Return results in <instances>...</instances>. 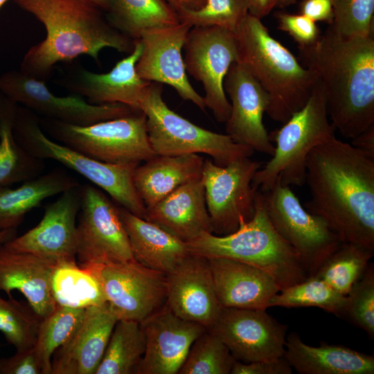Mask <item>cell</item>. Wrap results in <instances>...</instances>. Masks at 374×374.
Wrapping results in <instances>:
<instances>
[{
  "mask_svg": "<svg viewBox=\"0 0 374 374\" xmlns=\"http://www.w3.org/2000/svg\"><path fill=\"white\" fill-rule=\"evenodd\" d=\"M306 210L322 217L342 242L374 251V159L335 136L306 160Z\"/></svg>",
  "mask_w": 374,
  "mask_h": 374,
  "instance_id": "1",
  "label": "cell"
},
{
  "mask_svg": "<svg viewBox=\"0 0 374 374\" xmlns=\"http://www.w3.org/2000/svg\"><path fill=\"white\" fill-rule=\"evenodd\" d=\"M298 48L323 89L335 129L353 139L374 125L373 35H345L329 24L315 43Z\"/></svg>",
  "mask_w": 374,
  "mask_h": 374,
  "instance_id": "2",
  "label": "cell"
},
{
  "mask_svg": "<svg viewBox=\"0 0 374 374\" xmlns=\"http://www.w3.org/2000/svg\"><path fill=\"white\" fill-rule=\"evenodd\" d=\"M45 27L44 39L29 48L20 70L44 81L58 62L80 55L97 62L105 48L130 53L134 40L111 25L103 10L87 0H14Z\"/></svg>",
  "mask_w": 374,
  "mask_h": 374,
  "instance_id": "3",
  "label": "cell"
},
{
  "mask_svg": "<svg viewBox=\"0 0 374 374\" xmlns=\"http://www.w3.org/2000/svg\"><path fill=\"white\" fill-rule=\"evenodd\" d=\"M238 59L268 93L266 113L285 123L308 102L316 75L269 33L261 19L248 13L235 32Z\"/></svg>",
  "mask_w": 374,
  "mask_h": 374,
  "instance_id": "4",
  "label": "cell"
},
{
  "mask_svg": "<svg viewBox=\"0 0 374 374\" xmlns=\"http://www.w3.org/2000/svg\"><path fill=\"white\" fill-rule=\"evenodd\" d=\"M186 244L193 254L230 258L258 267L271 276L281 290L309 277L299 253L271 224L258 190L253 216L247 222L241 219L235 231L225 235L204 233Z\"/></svg>",
  "mask_w": 374,
  "mask_h": 374,
  "instance_id": "5",
  "label": "cell"
},
{
  "mask_svg": "<svg viewBox=\"0 0 374 374\" xmlns=\"http://www.w3.org/2000/svg\"><path fill=\"white\" fill-rule=\"evenodd\" d=\"M328 116L324 91L318 80L303 107L269 134L270 141L276 144L274 153L257 170L252 186L262 193L270 190L276 180L283 186H303L308 154L335 136L336 129Z\"/></svg>",
  "mask_w": 374,
  "mask_h": 374,
  "instance_id": "6",
  "label": "cell"
},
{
  "mask_svg": "<svg viewBox=\"0 0 374 374\" xmlns=\"http://www.w3.org/2000/svg\"><path fill=\"white\" fill-rule=\"evenodd\" d=\"M40 117L24 106H18L13 134L18 143L31 155L52 159L73 170L100 188L132 213L144 218L146 207L133 182L136 164H111L81 154L48 136L42 130Z\"/></svg>",
  "mask_w": 374,
  "mask_h": 374,
  "instance_id": "7",
  "label": "cell"
},
{
  "mask_svg": "<svg viewBox=\"0 0 374 374\" xmlns=\"http://www.w3.org/2000/svg\"><path fill=\"white\" fill-rule=\"evenodd\" d=\"M161 83L150 82L140 103L146 116L150 145L157 155L206 154L226 166L253 153L251 148L235 143L227 134L202 128L171 110L162 97Z\"/></svg>",
  "mask_w": 374,
  "mask_h": 374,
  "instance_id": "8",
  "label": "cell"
},
{
  "mask_svg": "<svg viewBox=\"0 0 374 374\" xmlns=\"http://www.w3.org/2000/svg\"><path fill=\"white\" fill-rule=\"evenodd\" d=\"M40 126L53 140L95 160L111 164L139 165L157 154L148 139L142 112L78 125L42 117Z\"/></svg>",
  "mask_w": 374,
  "mask_h": 374,
  "instance_id": "9",
  "label": "cell"
},
{
  "mask_svg": "<svg viewBox=\"0 0 374 374\" xmlns=\"http://www.w3.org/2000/svg\"><path fill=\"white\" fill-rule=\"evenodd\" d=\"M79 266L96 279L118 320L141 323L166 303L167 275L136 260Z\"/></svg>",
  "mask_w": 374,
  "mask_h": 374,
  "instance_id": "10",
  "label": "cell"
},
{
  "mask_svg": "<svg viewBox=\"0 0 374 374\" xmlns=\"http://www.w3.org/2000/svg\"><path fill=\"white\" fill-rule=\"evenodd\" d=\"M262 194L274 227L299 253L309 277L313 276L342 241L322 217L303 207L290 186L276 180Z\"/></svg>",
  "mask_w": 374,
  "mask_h": 374,
  "instance_id": "11",
  "label": "cell"
},
{
  "mask_svg": "<svg viewBox=\"0 0 374 374\" xmlns=\"http://www.w3.org/2000/svg\"><path fill=\"white\" fill-rule=\"evenodd\" d=\"M75 229L76 258L80 263L134 260L118 206L99 188L80 185Z\"/></svg>",
  "mask_w": 374,
  "mask_h": 374,
  "instance_id": "12",
  "label": "cell"
},
{
  "mask_svg": "<svg viewBox=\"0 0 374 374\" xmlns=\"http://www.w3.org/2000/svg\"><path fill=\"white\" fill-rule=\"evenodd\" d=\"M183 48L186 73L202 84L206 107L218 122L225 123L231 104L223 82L229 67L238 59L235 33L215 26H193Z\"/></svg>",
  "mask_w": 374,
  "mask_h": 374,
  "instance_id": "13",
  "label": "cell"
},
{
  "mask_svg": "<svg viewBox=\"0 0 374 374\" xmlns=\"http://www.w3.org/2000/svg\"><path fill=\"white\" fill-rule=\"evenodd\" d=\"M260 163L249 157L220 166L204 160L202 179L213 233L225 235L235 231L241 219L250 220L255 212L258 190L252 179Z\"/></svg>",
  "mask_w": 374,
  "mask_h": 374,
  "instance_id": "14",
  "label": "cell"
},
{
  "mask_svg": "<svg viewBox=\"0 0 374 374\" xmlns=\"http://www.w3.org/2000/svg\"><path fill=\"white\" fill-rule=\"evenodd\" d=\"M0 91L38 116L78 125H89L136 112L121 103L91 104L75 93L56 96L44 81L29 76L21 70L10 71L0 75Z\"/></svg>",
  "mask_w": 374,
  "mask_h": 374,
  "instance_id": "15",
  "label": "cell"
},
{
  "mask_svg": "<svg viewBox=\"0 0 374 374\" xmlns=\"http://www.w3.org/2000/svg\"><path fill=\"white\" fill-rule=\"evenodd\" d=\"M209 330L225 344L236 361H275L284 356L287 326L266 310L222 308Z\"/></svg>",
  "mask_w": 374,
  "mask_h": 374,
  "instance_id": "16",
  "label": "cell"
},
{
  "mask_svg": "<svg viewBox=\"0 0 374 374\" xmlns=\"http://www.w3.org/2000/svg\"><path fill=\"white\" fill-rule=\"evenodd\" d=\"M80 185L65 190L46 204L37 225L3 245L9 250L32 253L57 265L76 262L75 229Z\"/></svg>",
  "mask_w": 374,
  "mask_h": 374,
  "instance_id": "17",
  "label": "cell"
},
{
  "mask_svg": "<svg viewBox=\"0 0 374 374\" xmlns=\"http://www.w3.org/2000/svg\"><path fill=\"white\" fill-rule=\"evenodd\" d=\"M191 28L187 23L179 22L145 30L138 39L142 52L136 70L143 80L171 86L182 99L191 101L205 112L204 98L190 83L181 55Z\"/></svg>",
  "mask_w": 374,
  "mask_h": 374,
  "instance_id": "18",
  "label": "cell"
},
{
  "mask_svg": "<svg viewBox=\"0 0 374 374\" xmlns=\"http://www.w3.org/2000/svg\"><path fill=\"white\" fill-rule=\"evenodd\" d=\"M141 52V43L136 39L132 51L109 72L93 73L79 64H68L57 80L60 85L87 98L91 104L121 103L141 112V100L150 83L141 78L136 70Z\"/></svg>",
  "mask_w": 374,
  "mask_h": 374,
  "instance_id": "19",
  "label": "cell"
},
{
  "mask_svg": "<svg viewBox=\"0 0 374 374\" xmlns=\"http://www.w3.org/2000/svg\"><path fill=\"white\" fill-rule=\"evenodd\" d=\"M223 87L231 100L226 134L237 143L272 156L275 147L262 122L269 104L268 93L238 62L229 67Z\"/></svg>",
  "mask_w": 374,
  "mask_h": 374,
  "instance_id": "20",
  "label": "cell"
},
{
  "mask_svg": "<svg viewBox=\"0 0 374 374\" xmlns=\"http://www.w3.org/2000/svg\"><path fill=\"white\" fill-rule=\"evenodd\" d=\"M141 324L145 350L136 374H177L193 341L208 330L177 316L166 304Z\"/></svg>",
  "mask_w": 374,
  "mask_h": 374,
  "instance_id": "21",
  "label": "cell"
},
{
  "mask_svg": "<svg viewBox=\"0 0 374 374\" xmlns=\"http://www.w3.org/2000/svg\"><path fill=\"white\" fill-rule=\"evenodd\" d=\"M165 304L177 316L208 330L214 325L222 307L216 295L207 258L190 253L167 274Z\"/></svg>",
  "mask_w": 374,
  "mask_h": 374,
  "instance_id": "22",
  "label": "cell"
},
{
  "mask_svg": "<svg viewBox=\"0 0 374 374\" xmlns=\"http://www.w3.org/2000/svg\"><path fill=\"white\" fill-rule=\"evenodd\" d=\"M118 320L107 303L86 308L73 332L53 353L51 374H95Z\"/></svg>",
  "mask_w": 374,
  "mask_h": 374,
  "instance_id": "23",
  "label": "cell"
},
{
  "mask_svg": "<svg viewBox=\"0 0 374 374\" xmlns=\"http://www.w3.org/2000/svg\"><path fill=\"white\" fill-rule=\"evenodd\" d=\"M222 308L267 310L281 289L265 271L230 258H207Z\"/></svg>",
  "mask_w": 374,
  "mask_h": 374,
  "instance_id": "24",
  "label": "cell"
},
{
  "mask_svg": "<svg viewBox=\"0 0 374 374\" xmlns=\"http://www.w3.org/2000/svg\"><path fill=\"white\" fill-rule=\"evenodd\" d=\"M57 265L32 253L9 250L0 244V291L8 297L12 290L19 291L44 319L57 307L51 289L52 274Z\"/></svg>",
  "mask_w": 374,
  "mask_h": 374,
  "instance_id": "25",
  "label": "cell"
},
{
  "mask_svg": "<svg viewBox=\"0 0 374 374\" xmlns=\"http://www.w3.org/2000/svg\"><path fill=\"white\" fill-rule=\"evenodd\" d=\"M143 219L186 243L204 233H213L202 177L180 186L146 208Z\"/></svg>",
  "mask_w": 374,
  "mask_h": 374,
  "instance_id": "26",
  "label": "cell"
},
{
  "mask_svg": "<svg viewBox=\"0 0 374 374\" xmlns=\"http://www.w3.org/2000/svg\"><path fill=\"white\" fill-rule=\"evenodd\" d=\"M285 359L300 374H373L374 356L343 345L305 344L292 332L286 336Z\"/></svg>",
  "mask_w": 374,
  "mask_h": 374,
  "instance_id": "27",
  "label": "cell"
},
{
  "mask_svg": "<svg viewBox=\"0 0 374 374\" xmlns=\"http://www.w3.org/2000/svg\"><path fill=\"white\" fill-rule=\"evenodd\" d=\"M118 211L136 262L167 275L189 255L186 242L122 206Z\"/></svg>",
  "mask_w": 374,
  "mask_h": 374,
  "instance_id": "28",
  "label": "cell"
},
{
  "mask_svg": "<svg viewBox=\"0 0 374 374\" xmlns=\"http://www.w3.org/2000/svg\"><path fill=\"white\" fill-rule=\"evenodd\" d=\"M133 172L136 190L146 208L151 207L180 186L202 177L204 159L197 154L157 155Z\"/></svg>",
  "mask_w": 374,
  "mask_h": 374,
  "instance_id": "29",
  "label": "cell"
},
{
  "mask_svg": "<svg viewBox=\"0 0 374 374\" xmlns=\"http://www.w3.org/2000/svg\"><path fill=\"white\" fill-rule=\"evenodd\" d=\"M80 184L67 171L55 168L17 188L0 186V231L17 229L26 215L44 199Z\"/></svg>",
  "mask_w": 374,
  "mask_h": 374,
  "instance_id": "30",
  "label": "cell"
},
{
  "mask_svg": "<svg viewBox=\"0 0 374 374\" xmlns=\"http://www.w3.org/2000/svg\"><path fill=\"white\" fill-rule=\"evenodd\" d=\"M18 106L0 91V186H3L35 178L45 168L44 160L29 154L15 138Z\"/></svg>",
  "mask_w": 374,
  "mask_h": 374,
  "instance_id": "31",
  "label": "cell"
},
{
  "mask_svg": "<svg viewBox=\"0 0 374 374\" xmlns=\"http://www.w3.org/2000/svg\"><path fill=\"white\" fill-rule=\"evenodd\" d=\"M107 13L111 25L134 40L146 30L180 22L176 10L165 0H112Z\"/></svg>",
  "mask_w": 374,
  "mask_h": 374,
  "instance_id": "32",
  "label": "cell"
},
{
  "mask_svg": "<svg viewBox=\"0 0 374 374\" xmlns=\"http://www.w3.org/2000/svg\"><path fill=\"white\" fill-rule=\"evenodd\" d=\"M145 350L141 323L118 320L95 374H136Z\"/></svg>",
  "mask_w": 374,
  "mask_h": 374,
  "instance_id": "33",
  "label": "cell"
},
{
  "mask_svg": "<svg viewBox=\"0 0 374 374\" xmlns=\"http://www.w3.org/2000/svg\"><path fill=\"white\" fill-rule=\"evenodd\" d=\"M52 296L57 306L86 309L106 303L96 279L76 262L57 265L51 276Z\"/></svg>",
  "mask_w": 374,
  "mask_h": 374,
  "instance_id": "34",
  "label": "cell"
},
{
  "mask_svg": "<svg viewBox=\"0 0 374 374\" xmlns=\"http://www.w3.org/2000/svg\"><path fill=\"white\" fill-rule=\"evenodd\" d=\"M374 251L358 244L342 242L323 262L316 277L337 292L346 296L364 272Z\"/></svg>",
  "mask_w": 374,
  "mask_h": 374,
  "instance_id": "35",
  "label": "cell"
},
{
  "mask_svg": "<svg viewBox=\"0 0 374 374\" xmlns=\"http://www.w3.org/2000/svg\"><path fill=\"white\" fill-rule=\"evenodd\" d=\"M346 296L323 280L310 276L305 280L280 290L270 300L269 307H315L337 317H345Z\"/></svg>",
  "mask_w": 374,
  "mask_h": 374,
  "instance_id": "36",
  "label": "cell"
},
{
  "mask_svg": "<svg viewBox=\"0 0 374 374\" xmlns=\"http://www.w3.org/2000/svg\"><path fill=\"white\" fill-rule=\"evenodd\" d=\"M85 310L57 306L53 312L42 319L33 348L42 374H51L53 353L73 332Z\"/></svg>",
  "mask_w": 374,
  "mask_h": 374,
  "instance_id": "37",
  "label": "cell"
},
{
  "mask_svg": "<svg viewBox=\"0 0 374 374\" xmlns=\"http://www.w3.org/2000/svg\"><path fill=\"white\" fill-rule=\"evenodd\" d=\"M235 362L225 344L206 330L193 341L177 374H230Z\"/></svg>",
  "mask_w": 374,
  "mask_h": 374,
  "instance_id": "38",
  "label": "cell"
},
{
  "mask_svg": "<svg viewBox=\"0 0 374 374\" xmlns=\"http://www.w3.org/2000/svg\"><path fill=\"white\" fill-rule=\"evenodd\" d=\"M42 319L28 303L0 296V331L17 350L34 346Z\"/></svg>",
  "mask_w": 374,
  "mask_h": 374,
  "instance_id": "39",
  "label": "cell"
},
{
  "mask_svg": "<svg viewBox=\"0 0 374 374\" xmlns=\"http://www.w3.org/2000/svg\"><path fill=\"white\" fill-rule=\"evenodd\" d=\"M180 22L193 26H215L235 33L249 13L248 0H205L197 10L176 11Z\"/></svg>",
  "mask_w": 374,
  "mask_h": 374,
  "instance_id": "40",
  "label": "cell"
},
{
  "mask_svg": "<svg viewBox=\"0 0 374 374\" xmlns=\"http://www.w3.org/2000/svg\"><path fill=\"white\" fill-rule=\"evenodd\" d=\"M345 317L374 337V266L369 262L346 295Z\"/></svg>",
  "mask_w": 374,
  "mask_h": 374,
  "instance_id": "41",
  "label": "cell"
},
{
  "mask_svg": "<svg viewBox=\"0 0 374 374\" xmlns=\"http://www.w3.org/2000/svg\"><path fill=\"white\" fill-rule=\"evenodd\" d=\"M334 20L332 26L349 36L373 35L374 0H330Z\"/></svg>",
  "mask_w": 374,
  "mask_h": 374,
  "instance_id": "42",
  "label": "cell"
},
{
  "mask_svg": "<svg viewBox=\"0 0 374 374\" xmlns=\"http://www.w3.org/2000/svg\"><path fill=\"white\" fill-rule=\"evenodd\" d=\"M278 28L286 32L298 44V47L312 45L320 37L317 23L301 14L280 12L276 14Z\"/></svg>",
  "mask_w": 374,
  "mask_h": 374,
  "instance_id": "43",
  "label": "cell"
},
{
  "mask_svg": "<svg viewBox=\"0 0 374 374\" xmlns=\"http://www.w3.org/2000/svg\"><path fill=\"white\" fill-rule=\"evenodd\" d=\"M0 374H42L33 346L17 350L9 357L1 358Z\"/></svg>",
  "mask_w": 374,
  "mask_h": 374,
  "instance_id": "44",
  "label": "cell"
},
{
  "mask_svg": "<svg viewBox=\"0 0 374 374\" xmlns=\"http://www.w3.org/2000/svg\"><path fill=\"white\" fill-rule=\"evenodd\" d=\"M293 368L284 357L275 361L235 362L230 374H292Z\"/></svg>",
  "mask_w": 374,
  "mask_h": 374,
  "instance_id": "45",
  "label": "cell"
},
{
  "mask_svg": "<svg viewBox=\"0 0 374 374\" xmlns=\"http://www.w3.org/2000/svg\"><path fill=\"white\" fill-rule=\"evenodd\" d=\"M300 14L312 21L329 24L334 20V12L330 0H303L299 5Z\"/></svg>",
  "mask_w": 374,
  "mask_h": 374,
  "instance_id": "46",
  "label": "cell"
},
{
  "mask_svg": "<svg viewBox=\"0 0 374 374\" xmlns=\"http://www.w3.org/2000/svg\"><path fill=\"white\" fill-rule=\"evenodd\" d=\"M351 140L353 146L374 159V125Z\"/></svg>",
  "mask_w": 374,
  "mask_h": 374,
  "instance_id": "47",
  "label": "cell"
},
{
  "mask_svg": "<svg viewBox=\"0 0 374 374\" xmlns=\"http://www.w3.org/2000/svg\"><path fill=\"white\" fill-rule=\"evenodd\" d=\"M248 2L249 14L261 19L276 7L277 0H248Z\"/></svg>",
  "mask_w": 374,
  "mask_h": 374,
  "instance_id": "48",
  "label": "cell"
},
{
  "mask_svg": "<svg viewBox=\"0 0 374 374\" xmlns=\"http://www.w3.org/2000/svg\"><path fill=\"white\" fill-rule=\"evenodd\" d=\"M176 11L181 8L197 10L205 3V0H165Z\"/></svg>",
  "mask_w": 374,
  "mask_h": 374,
  "instance_id": "49",
  "label": "cell"
},
{
  "mask_svg": "<svg viewBox=\"0 0 374 374\" xmlns=\"http://www.w3.org/2000/svg\"><path fill=\"white\" fill-rule=\"evenodd\" d=\"M17 236V229L0 231V244H4Z\"/></svg>",
  "mask_w": 374,
  "mask_h": 374,
  "instance_id": "50",
  "label": "cell"
},
{
  "mask_svg": "<svg viewBox=\"0 0 374 374\" xmlns=\"http://www.w3.org/2000/svg\"><path fill=\"white\" fill-rule=\"evenodd\" d=\"M87 1L94 4L97 7H98L103 11H105L106 12L109 10L111 3H112V0H87Z\"/></svg>",
  "mask_w": 374,
  "mask_h": 374,
  "instance_id": "51",
  "label": "cell"
},
{
  "mask_svg": "<svg viewBox=\"0 0 374 374\" xmlns=\"http://www.w3.org/2000/svg\"><path fill=\"white\" fill-rule=\"evenodd\" d=\"M295 1L296 0H277L276 6L283 8L295 3Z\"/></svg>",
  "mask_w": 374,
  "mask_h": 374,
  "instance_id": "52",
  "label": "cell"
},
{
  "mask_svg": "<svg viewBox=\"0 0 374 374\" xmlns=\"http://www.w3.org/2000/svg\"><path fill=\"white\" fill-rule=\"evenodd\" d=\"M8 0H0V10Z\"/></svg>",
  "mask_w": 374,
  "mask_h": 374,
  "instance_id": "53",
  "label": "cell"
}]
</instances>
